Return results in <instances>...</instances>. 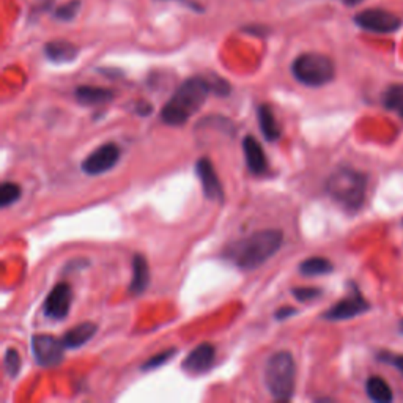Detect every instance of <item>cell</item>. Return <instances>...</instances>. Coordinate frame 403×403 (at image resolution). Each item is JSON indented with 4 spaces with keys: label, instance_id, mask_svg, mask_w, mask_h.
Returning a JSON list of instances; mask_svg holds the SVG:
<instances>
[{
    "label": "cell",
    "instance_id": "4dcf8cb0",
    "mask_svg": "<svg viewBox=\"0 0 403 403\" xmlns=\"http://www.w3.org/2000/svg\"><path fill=\"white\" fill-rule=\"evenodd\" d=\"M400 332H402V334H403V320H402V321H400Z\"/></svg>",
    "mask_w": 403,
    "mask_h": 403
},
{
    "label": "cell",
    "instance_id": "8992f818",
    "mask_svg": "<svg viewBox=\"0 0 403 403\" xmlns=\"http://www.w3.org/2000/svg\"><path fill=\"white\" fill-rule=\"evenodd\" d=\"M355 22L361 28L372 33H394L402 27L399 16L382 8H368L359 11L355 16Z\"/></svg>",
    "mask_w": 403,
    "mask_h": 403
},
{
    "label": "cell",
    "instance_id": "83f0119b",
    "mask_svg": "<svg viewBox=\"0 0 403 403\" xmlns=\"http://www.w3.org/2000/svg\"><path fill=\"white\" fill-rule=\"evenodd\" d=\"M293 314H296V309L295 307H292V306H284V307H280L279 310H276V320H285V319H289V316H292Z\"/></svg>",
    "mask_w": 403,
    "mask_h": 403
},
{
    "label": "cell",
    "instance_id": "ffe728a7",
    "mask_svg": "<svg viewBox=\"0 0 403 403\" xmlns=\"http://www.w3.org/2000/svg\"><path fill=\"white\" fill-rule=\"evenodd\" d=\"M332 269V263L325 257H310L307 260L299 263V273L303 276H307V278L330 274Z\"/></svg>",
    "mask_w": 403,
    "mask_h": 403
},
{
    "label": "cell",
    "instance_id": "cb8c5ba5",
    "mask_svg": "<svg viewBox=\"0 0 403 403\" xmlns=\"http://www.w3.org/2000/svg\"><path fill=\"white\" fill-rule=\"evenodd\" d=\"M175 351H177L175 348H169V350L161 351V353L152 356V358L143 362L142 370L148 372V370H154V368H159L161 366H164L165 362H169L172 359V356L175 355Z\"/></svg>",
    "mask_w": 403,
    "mask_h": 403
},
{
    "label": "cell",
    "instance_id": "1f68e13d",
    "mask_svg": "<svg viewBox=\"0 0 403 403\" xmlns=\"http://www.w3.org/2000/svg\"><path fill=\"white\" fill-rule=\"evenodd\" d=\"M402 226H403V221H402Z\"/></svg>",
    "mask_w": 403,
    "mask_h": 403
},
{
    "label": "cell",
    "instance_id": "30bf717a",
    "mask_svg": "<svg viewBox=\"0 0 403 403\" xmlns=\"http://www.w3.org/2000/svg\"><path fill=\"white\" fill-rule=\"evenodd\" d=\"M73 301V290L68 282H60L57 284L44 301V315L53 320H65L71 309Z\"/></svg>",
    "mask_w": 403,
    "mask_h": 403
},
{
    "label": "cell",
    "instance_id": "f1b7e54d",
    "mask_svg": "<svg viewBox=\"0 0 403 403\" xmlns=\"http://www.w3.org/2000/svg\"><path fill=\"white\" fill-rule=\"evenodd\" d=\"M152 112H153V106L148 105V102L145 101H139V105L136 106L137 115H143V117H147V115H150Z\"/></svg>",
    "mask_w": 403,
    "mask_h": 403
},
{
    "label": "cell",
    "instance_id": "d6986e66",
    "mask_svg": "<svg viewBox=\"0 0 403 403\" xmlns=\"http://www.w3.org/2000/svg\"><path fill=\"white\" fill-rule=\"evenodd\" d=\"M366 393L368 399L378 403H389L393 402V389L384 382L382 377H370L366 383Z\"/></svg>",
    "mask_w": 403,
    "mask_h": 403
},
{
    "label": "cell",
    "instance_id": "7c38bea8",
    "mask_svg": "<svg viewBox=\"0 0 403 403\" xmlns=\"http://www.w3.org/2000/svg\"><path fill=\"white\" fill-rule=\"evenodd\" d=\"M215 362V347L211 343H200L183 361V370L192 375L208 372Z\"/></svg>",
    "mask_w": 403,
    "mask_h": 403
},
{
    "label": "cell",
    "instance_id": "52a82bcc",
    "mask_svg": "<svg viewBox=\"0 0 403 403\" xmlns=\"http://www.w3.org/2000/svg\"><path fill=\"white\" fill-rule=\"evenodd\" d=\"M65 343L49 334H35L32 337V351L35 361L42 367H57L65 358Z\"/></svg>",
    "mask_w": 403,
    "mask_h": 403
},
{
    "label": "cell",
    "instance_id": "277c9868",
    "mask_svg": "<svg viewBox=\"0 0 403 403\" xmlns=\"http://www.w3.org/2000/svg\"><path fill=\"white\" fill-rule=\"evenodd\" d=\"M265 384L276 400L292 399L296 384V366L289 351H279L268 359L265 366Z\"/></svg>",
    "mask_w": 403,
    "mask_h": 403
},
{
    "label": "cell",
    "instance_id": "4316f807",
    "mask_svg": "<svg viewBox=\"0 0 403 403\" xmlns=\"http://www.w3.org/2000/svg\"><path fill=\"white\" fill-rule=\"evenodd\" d=\"M379 359L382 361H386L388 364L391 366H394L397 370H399L402 375H403V355H399V356H391V355H382L379 356Z\"/></svg>",
    "mask_w": 403,
    "mask_h": 403
},
{
    "label": "cell",
    "instance_id": "3957f363",
    "mask_svg": "<svg viewBox=\"0 0 403 403\" xmlns=\"http://www.w3.org/2000/svg\"><path fill=\"white\" fill-rule=\"evenodd\" d=\"M325 189L345 210L358 211L366 199L367 177L351 167H339L328 177Z\"/></svg>",
    "mask_w": 403,
    "mask_h": 403
},
{
    "label": "cell",
    "instance_id": "7402d4cb",
    "mask_svg": "<svg viewBox=\"0 0 403 403\" xmlns=\"http://www.w3.org/2000/svg\"><path fill=\"white\" fill-rule=\"evenodd\" d=\"M22 189L19 184H16L13 181H5L0 186V206L2 208H7V206L16 204L21 199Z\"/></svg>",
    "mask_w": 403,
    "mask_h": 403
},
{
    "label": "cell",
    "instance_id": "5bb4252c",
    "mask_svg": "<svg viewBox=\"0 0 403 403\" xmlns=\"http://www.w3.org/2000/svg\"><path fill=\"white\" fill-rule=\"evenodd\" d=\"M76 101L82 106H101L112 101L115 93L105 87H95V85H80L74 91Z\"/></svg>",
    "mask_w": 403,
    "mask_h": 403
},
{
    "label": "cell",
    "instance_id": "f546056e",
    "mask_svg": "<svg viewBox=\"0 0 403 403\" xmlns=\"http://www.w3.org/2000/svg\"><path fill=\"white\" fill-rule=\"evenodd\" d=\"M345 5H348V7H355V5H359L364 2V0H342Z\"/></svg>",
    "mask_w": 403,
    "mask_h": 403
},
{
    "label": "cell",
    "instance_id": "5b68a950",
    "mask_svg": "<svg viewBox=\"0 0 403 403\" xmlns=\"http://www.w3.org/2000/svg\"><path fill=\"white\" fill-rule=\"evenodd\" d=\"M292 73L298 82L306 87H323L336 76V66L330 57L306 53L296 57L292 65Z\"/></svg>",
    "mask_w": 403,
    "mask_h": 403
},
{
    "label": "cell",
    "instance_id": "9c48e42d",
    "mask_svg": "<svg viewBox=\"0 0 403 403\" xmlns=\"http://www.w3.org/2000/svg\"><path fill=\"white\" fill-rule=\"evenodd\" d=\"M368 309H370V304L366 301V298L361 295L358 289H355L347 298L341 299L331 309H328L323 314V319L330 321H343L355 319V316L367 312Z\"/></svg>",
    "mask_w": 403,
    "mask_h": 403
},
{
    "label": "cell",
    "instance_id": "d4e9b609",
    "mask_svg": "<svg viewBox=\"0 0 403 403\" xmlns=\"http://www.w3.org/2000/svg\"><path fill=\"white\" fill-rule=\"evenodd\" d=\"M292 293L301 303H309L312 299L321 296V290L315 289V287H298V289H293Z\"/></svg>",
    "mask_w": 403,
    "mask_h": 403
},
{
    "label": "cell",
    "instance_id": "ac0fdd59",
    "mask_svg": "<svg viewBox=\"0 0 403 403\" xmlns=\"http://www.w3.org/2000/svg\"><path fill=\"white\" fill-rule=\"evenodd\" d=\"M44 54L54 63H68L78 57V48L70 42H51L46 44Z\"/></svg>",
    "mask_w": 403,
    "mask_h": 403
},
{
    "label": "cell",
    "instance_id": "603a6c76",
    "mask_svg": "<svg viewBox=\"0 0 403 403\" xmlns=\"http://www.w3.org/2000/svg\"><path fill=\"white\" fill-rule=\"evenodd\" d=\"M21 356L18 353V350L15 348H8L7 353H5V358H3V366H5V370H7L8 377L10 378H15L18 375L19 370H21Z\"/></svg>",
    "mask_w": 403,
    "mask_h": 403
},
{
    "label": "cell",
    "instance_id": "9a60e30c",
    "mask_svg": "<svg viewBox=\"0 0 403 403\" xmlns=\"http://www.w3.org/2000/svg\"><path fill=\"white\" fill-rule=\"evenodd\" d=\"M96 331L98 326L95 323H91V321H84V323H79L71 328L70 331H66L62 341L65 343L66 348H80L82 345L93 339Z\"/></svg>",
    "mask_w": 403,
    "mask_h": 403
},
{
    "label": "cell",
    "instance_id": "7a4b0ae2",
    "mask_svg": "<svg viewBox=\"0 0 403 403\" xmlns=\"http://www.w3.org/2000/svg\"><path fill=\"white\" fill-rule=\"evenodd\" d=\"M210 91L211 85L208 80L202 78L184 80L161 111V120L170 126L184 125L205 105Z\"/></svg>",
    "mask_w": 403,
    "mask_h": 403
},
{
    "label": "cell",
    "instance_id": "8fae6325",
    "mask_svg": "<svg viewBox=\"0 0 403 403\" xmlns=\"http://www.w3.org/2000/svg\"><path fill=\"white\" fill-rule=\"evenodd\" d=\"M195 174L199 177V181L204 189L205 197L213 202H220L222 204L226 195H224V189L220 177H217L215 165H213L208 158H200L195 164Z\"/></svg>",
    "mask_w": 403,
    "mask_h": 403
},
{
    "label": "cell",
    "instance_id": "2e32d148",
    "mask_svg": "<svg viewBox=\"0 0 403 403\" xmlns=\"http://www.w3.org/2000/svg\"><path fill=\"white\" fill-rule=\"evenodd\" d=\"M150 284V268L147 263V258L136 254L132 258V279L129 284V292L132 295H141L147 290Z\"/></svg>",
    "mask_w": 403,
    "mask_h": 403
},
{
    "label": "cell",
    "instance_id": "ba28073f",
    "mask_svg": "<svg viewBox=\"0 0 403 403\" xmlns=\"http://www.w3.org/2000/svg\"><path fill=\"white\" fill-rule=\"evenodd\" d=\"M120 147L114 142H107L105 145L98 147L93 153L89 154V156L82 161V170L84 174H87L90 177L106 174V172L117 165Z\"/></svg>",
    "mask_w": 403,
    "mask_h": 403
},
{
    "label": "cell",
    "instance_id": "e0dca14e",
    "mask_svg": "<svg viewBox=\"0 0 403 403\" xmlns=\"http://www.w3.org/2000/svg\"><path fill=\"white\" fill-rule=\"evenodd\" d=\"M257 117H258V125H260V131L265 136V139L269 142L279 141L282 136L280 126L276 120L273 109L268 105H260L257 109Z\"/></svg>",
    "mask_w": 403,
    "mask_h": 403
},
{
    "label": "cell",
    "instance_id": "4fadbf2b",
    "mask_svg": "<svg viewBox=\"0 0 403 403\" xmlns=\"http://www.w3.org/2000/svg\"><path fill=\"white\" fill-rule=\"evenodd\" d=\"M243 152L244 159L249 169L254 175H263L268 170V158L263 152V147L260 145L256 137L246 136L243 141Z\"/></svg>",
    "mask_w": 403,
    "mask_h": 403
},
{
    "label": "cell",
    "instance_id": "44dd1931",
    "mask_svg": "<svg viewBox=\"0 0 403 403\" xmlns=\"http://www.w3.org/2000/svg\"><path fill=\"white\" fill-rule=\"evenodd\" d=\"M383 106L403 118V85L395 84L383 93Z\"/></svg>",
    "mask_w": 403,
    "mask_h": 403
},
{
    "label": "cell",
    "instance_id": "484cf974",
    "mask_svg": "<svg viewBox=\"0 0 403 403\" xmlns=\"http://www.w3.org/2000/svg\"><path fill=\"white\" fill-rule=\"evenodd\" d=\"M79 11V0H73V2H68L55 11V18L62 21H71L76 18Z\"/></svg>",
    "mask_w": 403,
    "mask_h": 403
},
{
    "label": "cell",
    "instance_id": "6da1fadb",
    "mask_svg": "<svg viewBox=\"0 0 403 403\" xmlns=\"http://www.w3.org/2000/svg\"><path fill=\"white\" fill-rule=\"evenodd\" d=\"M284 235L280 230H258L249 237L235 241L226 247L224 256L240 269H256L268 262L280 249Z\"/></svg>",
    "mask_w": 403,
    "mask_h": 403
}]
</instances>
